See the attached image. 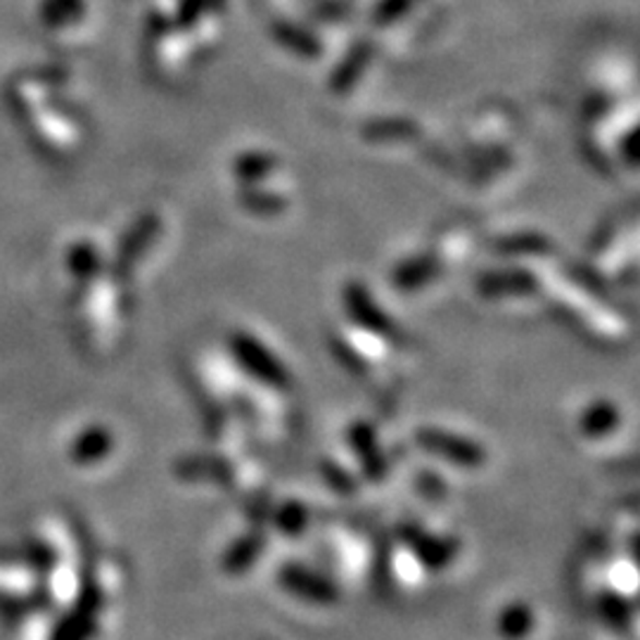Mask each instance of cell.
I'll use <instances>...</instances> for the list:
<instances>
[{
  "label": "cell",
  "mask_w": 640,
  "mask_h": 640,
  "mask_svg": "<svg viewBox=\"0 0 640 640\" xmlns=\"http://www.w3.org/2000/svg\"><path fill=\"white\" fill-rule=\"evenodd\" d=\"M546 629L544 609L524 595L506 597L491 615V633L498 640H538Z\"/></svg>",
  "instance_id": "3"
},
{
  "label": "cell",
  "mask_w": 640,
  "mask_h": 640,
  "mask_svg": "<svg viewBox=\"0 0 640 640\" xmlns=\"http://www.w3.org/2000/svg\"><path fill=\"white\" fill-rule=\"evenodd\" d=\"M417 443L429 453L435 455H443V458H451L449 463H455V465H463V467H470V470H477L482 467L486 461V453L484 449L479 447V443L475 441H467L465 437L455 435V432H449V429H441V427H427V429H420V435H417Z\"/></svg>",
  "instance_id": "4"
},
{
  "label": "cell",
  "mask_w": 640,
  "mask_h": 640,
  "mask_svg": "<svg viewBox=\"0 0 640 640\" xmlns=\"http://www.w3.org/2000/svg\"><path fill=\"white\" fill-rule=\"evenodd\" d=\"M233 352H235V358L240 360V368L247 372L249 380L273 389V392H277L281 396L289 392L292 389L289 370L285 368L283 360L254 335L240 332V335L233 340Z\"/></svg>",
  "instance_id": "2"
},
{
  "label": "cell",
  "mask_w": 640,
  "mask_h": 640,
  "mask_svg": "<svg viewBox=\"0 0 640 640\" xmlns=\"http://www.w3.org/2000/svg\"><path fill=\"white\" fill-rule=\"evenodd\" d=\"M617 408L612 406L607 401H593L591 406L581 413L579 417V429L581 435H586L589 439L597 437H607L612 429H615L617 423Z\"/></svg>",
  "instance_id": "5"
},
{
  "label": "cell",
  "mask_w": 640,
  "mask_h": 640,
  "mask_svg": "<svg viewBox=\"0 0 640 640\" xmlns=\"http://www.w3.org/2000/svg\"><path fill=\"white\" fill-rule=\"evenodd\" d=\"M633 514V512H631ZM595 532L574 565V589L589 640H636V520Z\"/></svg>",
  "instance_id": "1"
}]
</instances>
